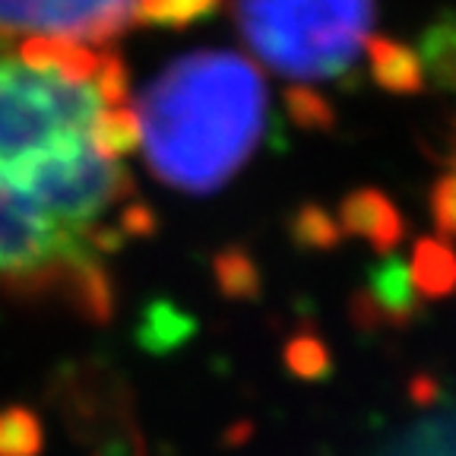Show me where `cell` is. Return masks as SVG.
Here are the masks:
<instances>
[{
    "instance_id": "1",
    "label": "cell",
    "mask_w": 456,
    "mask_h": 456,
    "mask_svg": "<svg viewBox=\"0 0 456 456\" xmlns=\"http://www.w3.org/2000/svg\"><path fill=\"white\" fill-rule=\"evenodd\" d=\"M105 108L93 79L0 51V292L95 323L114 307L111 260L152 228L102 136Z\"/></svg>"
},
{
    "instance_id": "2",
    "label": "cell",
    "mask_w": 456,
    "mask_h": 456,
    "mask_svg": "<svg viewBox=\"0 0 456 456\" xmlns=\"http://www.w3.org/2000/svg\"><path fill=\"white\" fill-rule=\"evenodd\" d=\"M142 159L162 184L213 193L254 156L266 127L264 73L235 51H193L136 102Z\"/></svg>"
},
{
    "instance_id": "3",
    "label": "cell",
    "mask_w": 456,
    "mask_h": 456,
    "mask_svg": "<svg viewBox=\"0 0 456 456\" xmlns=\"http://www.w3.org/2000/svg\"><path fill=\"white\" fill-rule=\"evenodd\" d=\"M232 16L260 64L307 86L355 70L374 0H232Z\"/></svg>"
},
{
    "instance_id": "4",
    "label": "cell",
    "mask_w": 456,
    "mask_h": 456,
    "mask_svg": "<svg viewBox=\"0 0 456 456\" xmlns=\"http://www.w3.org/2000/svg\"><path fill=\"white\" fill-rule=\"evenodd\" d=\"M140 0H0V51L26 38H67L102 48L136 22Z\"/></svg>"
},
{
    "instance_id": "5",
    "label": "cell",
    "mask_w": 456,
    "mask_h": 456,
    "mask_svg": "<svg viewBox=\"0 0 456 456\" xmlns=\"http://www.w3.org/2000/svg\"><path fill=\"white\" fill-rule=\"evenodd\" d=\"M380 456H456V396L437 399L431 387L425 412L415 415Z\"/></svg>"
},
{
    "instance_id": "6",
    "label": "cell",
    "mask_w": 456,
    "mask_h": 456,
    "mask_svg": "<svg viewBox=\"0 0 456 456\" xmlns=\"http://www.w3.org/2000/svg\"><path fill=\"white\" fill-rule=\"evenodd\" d=\"M364 54H368L370 77L374 83L384 86L387 93L396 95H412L425 89V70L421 61L412 48H406L403 42H393L384 36H370L364 42Z\"/></svg>"
},
{
    "instance_id": "7",
    "label": "cell",
    "mask_w": 456,
    "mask_h": 456,
    "mask_svg": "<svg viewBox=\"0 0 456 456\" xmlns=\"http://www.w3.org/2000/svg\"><path fill=\"white\" fill-rule=\"evenodd\" d=\"M419 61L437 89L456 95V10H444L428 22L419 38Z\"/></svg>"
},
{
    "instance_id": "8",
    "label": "cell",
    "mask_w": 456,
    "mask_h": 456,
    "mask_svg": "<svg viewBox=\"0 0 456 456\" xmlns=\"http://www.w3.org/2000/svg\"><path fill=\"white\" fill-rule=\"evenodd\" d=\"M346 228L368 235L374 244H393L399 238V216L380 193H358L342 209Z\"/></svg>"
},
{
    "instance_id": "9",
    "label": "cell",
    "mask_w": 456,
    "mask_h": 456,
    "mask_svg": "<svg viewBox=\"0 0 456 456\" xmlns=\"http://www.w3.org/2000/svg\"><path fill=\"white\" fill-rule=\"evenodd\" d=\"M412 285L425 295H447L456 289V254L441 241H421L412 260Z\"/></svg>"
},
{
    "instance_id": "10",
    "label": "cell",
    "mask_w": 456,
    "mask_h": 456,
    "mask_svg": "<svg viewBox=\"0 0 456 456\" xmlns=\"http://www.w3.org/2000/svg\"><path fill=\"white\" fill-rule=\"evenodd\" d=\"M216 7H219V0H140L136 4V22L184 28L209 16Z\"/></svg>"
},
{
    "instance_id": "11",
    "label": "cell",
    "mask_w": 456,
    "mask_h": 456,
    "mask_svg": "<svg viewBox=\"0 0 456 456\" xmlns=\"http://www.w3.org/2000/svg\"><path fill=\"white\" fill-rule=\"evenodd\" d=\"M285 111L292 114L298 127H330L333 124V108L311 86H289L285 89Z\"/></svg>"
},
{
    "instance_id": "12",
    "label": "cell",
    "mask_w": 456,
    "mask_h": 456,
    "mask_svg": "<svg viewBox=\"0 0 456 456\" xmlns=\"http://www.w3.org/2000/svg\"><path fill=\"white\" fill-rule=\"evenodd\" d=\"M412 276L403 264H390L380 270V282H378V307L396 321L406 317V311L412 307Z\"/></svg>"
},
{
    "instance_id": "13",
    "label": "cell",
    "mask_w": 456,
    "mask_h": 456,
    "mask_svg": "<svg viewBox=\"0 0 456 456\" xmlns=\"http://www.w3.org/2000/svg\"><path fill=\"white\" fill-rule=\"evenodd\" d=\"M431 213L444 235L456 238V171L444 175L431 193Z\"/></svg>"
}]
</instances>
